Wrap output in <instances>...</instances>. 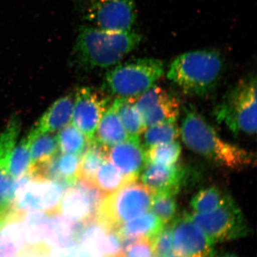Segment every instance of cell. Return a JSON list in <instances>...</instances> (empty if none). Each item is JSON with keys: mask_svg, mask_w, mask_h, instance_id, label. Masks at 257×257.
Segmentation results:
<instances>
[{"mask_svg": "<svg viewBox=\"0 0 257 257\" xmlns=\"http://www.w3.org/2000/svg\"><path fill=\"white\" fill-rule=\"evenodd\" d=\"M142 40L143 36L135 30L110 32L82 25L76 38L72 62L83 71L109 69L140 46Z\"/></svg>", "mask_w": 257, "mask_h": 257, "instance_id": "6da1fadb", "label": "cell"}, {"mask_svg": "<svg viewBox=\"0 0 257 257\" xmlns=\"http://www.w3.org/2000/svg\"><path fill=\"white\" fill-rule=\"evenodd\" d=\"M180 132L187 148L216 165L241 170L256 163L254 154L223 140L192 106L184 109Z\"/></svg>", "mask_w": 257, "mask_h": 257, "instance_id": "7a4b0ae2", "label": "cell"}, {"mask_svg": "<svg viewBox=\"0 0 257 257\" xmlns=\"http://www.w3.org/2000/svg\"><path fill=\"white\" fill-rule=\"evenodd\" d=\"M222 57L213 50H197L178 56L167 77L189 95L202 96L215 89L223 72Z\"/></svg>", "mask_w": 257, "mask_h": 257, "instance_id": "3957f363", "label": "cell"}, {"mask_svg": "<svg viewBox=\"0 0 257 257\" xmlns=\"http://www.w3.org/2000/svg\"><path fill=\"white\" fill-rule=\"evenodd\" d=\"M214 116L234 135L256 133V76H249L236 83L216 106Z\"/></svg>", "mask_w": 257, "mask_h": 257, "instance_id": "277c9868", "label": "cell"}, {"mask_svg": "<svg viewBox=\"0 0 257 257\" xmlns=\"http://www.w3.org/2000/svg\"><path fill=\"white\" fill-rule=\"evenodd\" d=\"M165 72L163 62L154 58L133 59L109 68L106 90L117 98L135 97L154 86Z\"/></svg>", "mask_w": 257, "mask_h": 257, "instance_id": "5b68a950", "label": "cell"}, {"mask_svg": "<svg viewBox=\"0 0 257 257\" xmlns=\"http://www.w3.org/2000/svg\"><path fill=\"white\" fill-rule=\"evenodd\" d=\"M152 193L138 179L130 181L101 202L96 219L116 231L127 221L150 210Z\"/></svg>", "mask_w": 257, "mask_h": 257, "instance_id": "8992f818", "label": "cell"}, {"mask_svg": "<svg viewBox=\"0 0 257 257\" xmlns=\"http://www.w3.org/2000/svg\"><path fill=\"white\" fill-rule=\"evenodd\" d=\"M65 190L58 182L40 177L30 170L15 180L11 209L22 213L40 211L57 214Z\"/></svg>", "mask_w": 257, "mask_h": 257, "instance_id": "52a82bcc", "label": "cell"}, {"mask_svg": "<svg viewBox=\"0 0 257 257\" xmlns=\"http://www.w3.org/2000/svg\"><path fill=\"white\" fill-rule=\"evenodd\" d=\"M76 10L89 26L110 32L133 30L136 0H74Z\"/></svg>", "mask_w": 257, "mask_h": 257, "instance_id": "ba28073f", "label": "cell"}, {"mask_svg": "<svg viewBox=\"0 0 257 257\" xmlns=\"http://www.w3.org/2000/svg\"><path fill=\"white\" fill-rule=\"evenodd\" d=\"M188 216L214 243L241 239L249 233L242 211L230 195L215 210L204 214L193 212Z\"/></svg>", "mask_w": 257, "mask_h": 257, "instance_id": "9c48e42d", "label": "cell"}, {"mask_svg": "<svg viewBox=\"0 0 257 257\" xmlns=\"http://www.w3.org/2000/svg\"><path fill=\"white\" fill-rule=\"evenodd\" d=\"M104 194L92 182L79 179L66 189L59 213L74 222L96 219Z\"/></svg>", "mask_w": 257, "mask_h": 257, "instance_id": "30bf717a", "label": "cell"}, {"mask_svg": "<svg viewBox=\"0 0 257 257\" xmlns=\"http://www.w3.org/2000/svg\"><path fill=\"white\" fill-rule=\"evenodd\" d=\"M135 105L144 130L154 125L176 121L179 114L177 98L163 88L155 85L135 96Z\"/></svg>", "mask_w": 257, "mask_h": 257, "instance_id": "8fae6325", "label": "cell"}, {"mask_svg": "<svg viewBox=\"0 0 257 257\" xmlns=\"http://www.w3.org/2000/svg\"><path fill=\"white\" fill-rule=\"evenodd\" d=\"M175 253L184 257H215L214 243L187 213L172 222Z\"/></svg>", "mask_w": 257, "mask_h": 257, "instance_id": "7c38bea8", "label": "cell"}, {"mask_svg": "<svg viewBox=\"0 0 257 257\" xmlns=\"http://www.w3.org/2000/svg\"><path fill=\"white\" fill-rule=\"evenodd\" d=\"M74 96L72 124L91 141L101 116L109 108V100L103 92L90 87L79 88Z\"/></svg>", "mask_w": 257, "mask_h": 257, "instance_id": "4fadbf2b", "label": "cell"}, {"mask_svg": "<svg viewBox=\"0 0 257 257\" xmlns=\"http://www.w3.org/2000/svg\"><path fill=\"white\" fill-rule=\"evenodd\" d=\"M187 171L181 165L147 164L142 182L152 193L170 192L178 194L187 179Z\"/></svg>", "mask_w": 257, "mask_h": 257, "instance_id": "5bb4252c", "label": "cell"}, {"mask_svg": "<svg viewBox=\"0 0 257 257\" xmlns=\"http://www.w3.org/2000/svg\"><path fill=\"white\" fill-rule=\"evenodd\" d=\"M108 160L130 181L138 179L147 164L140 141L128 139L109 149Z\"/></svg>", "mask_w": 257, "mask_h": 257, "instance_id": "9a60e30c", "label": "cell"}, {"mask_svg": "<svg viewBox=\"0 0 257 257\" xmlns=\"http://www.w3.org/2000/svg\"><path fill=\"white\" fill-rule=\"evenodd\" d=\"M84 223L69 220L60 213L52 214L47 244L52 249L78 246Z\"/></svg>", "mask_w": 257, "mask_h": 257, "instance_id": "2e32d148", "label": "cell"}, {"mask_svg": "<svg viewBox=\"0 0 257 257\" xmlns=\"http://www.w3.org/2000/svg\"><path fill=\"white\" fill-rule=\"evenodd\" d=\"M51 216L52 214L40 211H29L24 214L23 225L26 242L25 248L52 250L47 244Z\"/></svg>", "mask_w": 257, "mask_h": 257, "instance_id": "e0dca14e", "label": "cell"}, {"mask_svg": "<svg viewBox=\"0 0 257 257\" xmlns=\"http://www.w3.org/2000/svg\"><path fill=\"white\" fill-rule=\"evenodd\" d=\"M74 97L72 94L62 96L56 100L35 126L40 133H55L68 125L72 118Z\"/></svg>", "mask_w": 257, "mask_h": 257, "instance_id": "ac0fdd59", "label": "cell"}, {"mask_svg": "<svg viewBox=\"0 0 257 257\" xmlns=\"http://www.w3.org/2000/svg\"><path fill=\"white\" fill-rule=\"evenodd\" d=\"M25 213L10 209L5 216L0 242L1 253L20 254L26 246L23 217Z\"/></svg>", "mask_w": 257, "mask_h": 257, "instance_id": "d6986e66", "label": "cell"}, {"mask_svg": "<svg viewBox=\"0 0 257 257\" xmlns=\"http://www.w3.org/2000/svg\"><path fill=\"white\" fill-rule=\"evenodd\" d=\"M165 225L150 211L127 221L116 230L121 240L148 238L152 239Z\"/></svg>", "mask_w": 257, "mask_h": 257, "instance_id": "ffe728a7", "label": "cell"}, {"mask_svg": "<svg viewBox=\"0 0 257 257\" xmlns=\"http://www.w3.org/2000/svg\"><path fill=\"white\" fill-rule=\"evenodd\" d=\"M94 139L108 148L127 140L124 126L120 121L117 113L111 106L101 116L97 126Z\"/></svg>", "mask_w": 257, "mask_h": 257, "instance_id": "44dd1931", "label": "cell"}, {"mask_svg": "<svg viewBox=\"0 0 257 257\" xmlns=\"http://www.w3.org/2000/svg\"><path fill=\"white\" fill-rule=\"evenodd\" d=\"M30 143L31 167L40 165L58 154L57 135L52 133H40L35 127L28 134Z\"/></svg>", "mask_w": 257, "mask_h": 257, "instance_id": "7402d4cb", "label": "cell"}, {"mask_svg": "<svg viewBox=\"0 0 257 257\" xmlns=\"http://www.w3.org/2000/svg\"><path fill=\"white\" fill-rule=\"evenodd\" d=\"M109 149L94 138L89 141L79 162L78 179L93 183L96 172L108 161Z\"/></svg>", "mask_w": 257, "mask_h": 257, "instance_id": "603a6c76", "label": "cell"}, {"mask_svg": "<svg viewBox=\"0 0 257 257\" xmlns=\"http://www.w3.org/2000/svg\"><path fill=\"white\" fill-rule=\"evenodd\" d=\"M124 126L128 140L140 141V136L144 132L140 114L135 105V97L116 98L112 105Z\"/></svg>", "mask_w": 257, "mask_h": 257, "instance_id": "cb8c5ba5", "label": "cell"}, {"mask_svg": "<svg viewBox=\"0 0 257 257\" xmlns=\"http://www.w3.org/2000/svg\"><path fill=\"white\" fill-rule=\"evenodd\" d=\"M127 182L130 180L113 164L107 161L96 172L93 184L104 196H107L119 189Z\"/></svg>", "mask_w": 257, "mask_h": 257, "instance_id": "d4e9b609", "label": "cell"}, {"mask_svg": "<svg viewBox=\"0 0 257 257\" xmlns=\"http://www.w3.org/2000/svg\"><path fill=\"white\" fill-rule=\"evenodd\" d=\"M229 195L217 187L202 189L192 198L190 202L191 207L194 213L204 214L211 212L220 207Z\"/></svg>", "mask_w": 257, "mask_h": 257, "instance_id": "484cf974", "label": "cell"}, {"mask_svg": "<svg viewBox=\"0 0 257 257\" xmlns=\"http://www.w3.org/2000/svg\"><path fill=\"white\" fill-rule=\"evenodd\" d=\"M57 138L59 149L64 154L81 156L89 143L87 138L73 124L61 128Z\"/></svg>", "mask_w": 257, "mask_h": 257, "instance_id": "4316f807", "label": "cell"}, {"mask_svg": "<svg viewBox=\"0 0 257 257\" xmlns=\"http://www.w3.org/2000/svg\"><path fill=\"white\" fill-rule=\"evenodd\" d=\"M177 194L170 192H161L152 194L150 210L164 225L169 224L177 216Z\"/></svg>", "mask_w": 257, "mask_h": 257, "instance_id": "83f0119b", "label": "cell"}, {"mask_svg": "<svg viewBox=\"0 0 257 257\" xmlns=\"http://www.w3.org/2000/svg\"><path fill=\"white\" fill-rule=\"evenodd\" d=\"M144 131V143L147 149L175 141L180 134L176 121L154 125Z\"/></svg>", "mask_w": 257, "mask_h": 257, "instance_id": "f1b7e54d", "label": "cell"}, {"mask_svg": "<svg viewBox=\"0 0 257 257\" xmlns=\"http://www.w3.org/2000/svg\"><path fill=\"white\" fill-rule=\"evenodd\" d=\"M182 153L180 144L174 141L147 149L145 158L147 164L173 165L178 162ZM146 164V165H147Z\"/></svg>", "mask_w": 257, "mask_h": 257, "instance_id": "f546056e", "label": "cell"}, {"mask_svg": "<svg viewBox=\"0 0 257 257\" xmlns=\"http://www.w3.org/2000/svg\"><path fill=\"white\" fill-rule=\"evenodd\" d=\"M31 169V156H30V143L28 138L23 139L15 147L9 162L10 175L13 179H17L28 173Z\"/></svg>", "mask_w": 257, "mask_h": 257, "instance_id": "4dcf8cb0", "label": "cell"}, {"mask_svg": "<svg viewBox=\"0 0 257 257\" xmlns=\"http://www.w3.org/2000/svg\"><path fill=\"white\" fill-rule=\"evenodd\" d=\"M20 131V121L17 116L10 120L0 135V164L9 167L10 156L16 145Z\"/></svg>", "mask_w": 257, "mask_h": 257, "instance_id": "1f68e13d", "label": "cell"}, {"mask_svg": "<svg viewBox=\"0 0 257 257\" xmlns=\"http://www.w3.org/2000/svg\"><path fill=\"white\" fill-rule=\"evenodd\" d=\"M15 179L10 175L9 168L0 165V217L11 209L14 199Z\"/></svg>", "mask_w": 257, "mask_h": 257, "instance_id": "d6a6232c", "label": "cell"}, {"mask_svg": "<svg viewBox=\"0 0 257 257\" xmlns=\"http://www.w3.org/2000/svg\"><path fill=\"white\" fill-rule=\"evenodd\" d=\"M155 257H166L173 251V233L172 224L164 226L151 239Z\"/></svg>", "mask_w": 257, "mask_h": 257, "instance_id": "836d02e7", "label": "cell"}, {"mask_svg": "<svg viewBox=\"0 0 257 257\" xmlns=\"http://www.w3.org/2000/svg\"><path fill=\"white\" fill-rule=\"evenodd\" d=\"M124 257H155L151 239L148 238L121 240Z\"/></svg>", "mask_w": 257, "mask_h": 257, "instance_id": "e575fe53", "label": "cell"}, {"mask_svg": "<svg viewBox=\"0 0 257 257\" xmlns=\"http://www.w3.org/2000/svg\"><path fill=\"white\" fill-rule=\"evenodd\" d=\"M51 251L46 250L28 249L25 248L19 254L20 257H49Z\"/></svg>", "mask_w": 257, "mask_h": 257, "instance_id": "d590c367", "label": "cell"}, {"mask_svg": "<svg viewBox=\"0 0 257 257\" xmlns=\"http://www.w3.org/2000/svg\"><path fill=\"white\" fill-rule=\"evenodd\" d=\"M215 257H239L237 256V255L235 254L234 253H221V254L217 255L216 254Z\"/></svg>", "mask_w": 257, "mask_h": 257, "instance_id": "8d00e7d4", "label": "cell"}, {"mask_svg": "<svg viewBox=\"0 0 257 257\" xmlns=\"http://www.w3.org/2000/svg\"><path fill=\"white\" fill-rule=\"evenodd\" d=\"M0 257H20L18 254H13V253H0Z\"/></svg>", "mask_w": 257, "mask_h": 257, "instance_id": "74e56055", "label": "cell"}, {"mask_svg": "<svg viewBox=\"0 0 257 257\" xmlns=\"http://www.w3.org/2000/svg\"><path fill=\"white\" fill-rule=\"evenodd\" d=\"M5 216L0 217V236H1L2 228H3V223H4ZM0 253H1V242H0Z\"/></svg>", "mask_w": 257, "mask_h": 257, "instance_id": "f35d334b", "label": "cell"}, {"mask_svg": "<svg viewBox=\"0 0 257 257\" xmlns=\"http://www.w3.org/2000/svg\"><path fill=\"white\" fill-rule=\"evenodd\" d=\"M166 257H184L180 256V255L177 254V253H171L170 254H169L168 256H167Z\"/></svg>", "mask_w": 257, "mask_h": 257, "instance_id": "ab89813d", "label": "cell"}]
</instances>
